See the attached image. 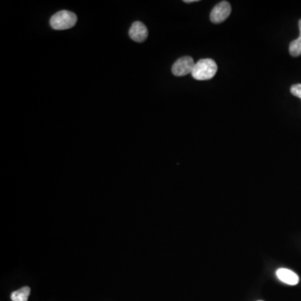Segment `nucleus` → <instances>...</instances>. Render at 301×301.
I'll return each instance as SVG.
<instances>
[{"label":"nucleus","instance_id":"1","mask_svg":"<svg viewBox=\"0 0 301 301\" xmlns=\"http://www.w3.org/2000/svg\"><path fill=\"white\" fill-rule=\"evenodd\" d=\"M218 71L216 62L212 59H202L197 62L192 71V76L198 81H208L215 76Z\"/></svg>","mask_w":301,"mask_h":301},{"label":"nucleus","instance_id":"2","mask_svg":"<svg viewBox=\"0 0 301 301\" xmlns=\"http://www.w3.org/2000/svg\"><path fill=\"white\" fill-rule=\"evenodd\" d=\"M77 22V16L76 14L68 11L62 10L57 12L50 19V26L55 30H65L71 29L76 25Z\"/></svg>","mask_w":301,"mask_h":301},{"label":"nucleus","instance_id":"3","mask_svg":"<svg viewBox=\"0 0 301 301\" xmlns=\"http://www.w3.org/2000/svg\"><path fill=\"white\" fill-rule=\"evenodd\" d=\"M231 5L227 1H222L216 5L210 13V20L213 24H220L228 19L230 15Z\"/></svg>","mask_w":301,"mask_h":301},{"label":"nucleus","instance_id":"4","mask_svg":"<svg viewBox=\"0 0 301 301\" xmlns=\"http://www.w3.org/2000/svg\"><path fill=\"white\" fill-rule=\"evenodd\" d=\"M194 66H195V63L192 57H182L174 63L173 66L171 67V72L174 76H178V77L187 76V75L192 73Z\"/></svg>","mask_w":301,"mask_h":301},{"label":"nucleus","instance_id":"5","mask_svg":"<svg viewBox=\"0 0 301 301\" xmlns=\"http://www.w3.org/2000/svg\"><path fill=\"white\" fill-rule=\"evenodd\" d=\"M129 35H130L131 39L134 40V41L138 42V43H142L147 39L148 36V31L144 24L142 22L137 21V22L133 23L132 25L130 30H129Z\"/></svg>","mask_w":301,"mask_h":301},{"label":"nucleus","instance_id":"6","mask_svg":"<svg viewBox=\"0 0 301 301\" xmlns=\"http://www.w3.org/2000/svg\"><path fill=\"white\" fill-rule=\"evenodd\" d=\"M276 275L280 281L289 285H296L299 282V276L290 269H279L276 271Z\"/></svg>","mask_w":301,"mask_h":301},{"label":"nucleus","instance_id":"7","mask_svg":"<svg viewBox=\"0 0 301 301\" xmlns=\"http://www.w3.org/2000/svg\"><path fill=\"white\" fill-rule=\"evenodd\" d=\"M299 36L298 39H294L289 44V51L290 55L298 57L301 55V20L299 21Z\"/></svg>","mask_w":301,"mask_h":301},{"label":"nucleus","instance_id":"8","mask_svg":"<svg viewBox=\"0 0 301 301\" xmlns=\"http://www.w3.org/2000/svg\"><path fill=\"white\" fill-rule=\"evenodd\" d=\"M30 294V288L25 286L11 294L12 301H28Z\"/></svg>","mask_w":301,"mask_h":301},{"label":"nucleus","instance_id":"9","mask_svg":"<svg viewBox=\"0 0 301 301\" xmlns=\"http://www.w3.org/2000/svg\"><path fill=\"white\" fill-rule=\"evenodd\" d=\"M290 92L292 95H294L296 97L301 99V84H295L293 85L290 88Z\"/></svg>","mask_w":301,"mask_h":301},{"label":"nucleus","instance_id":"10","mask_svg":"<svg viewBox=\"0 0 301 301\" xmlns=\"http://www.w3.org/2000/svg\"><path fill=\"white\" fill-rule=\"evenodd\" d=\"M184 2L189 4V3L198 2V0H185Z\"/></svg>","mask_w":301,"mask_h":301},{"label":"nucleus","instance_id":"11","mask_svg":"<svg viewBox=\"0 0 301 301\" xmlns=\"http://www.w3.org/2000/svg\"><path fill=\"white\" fill-rule=\"evenodd\" d=\"M260 301H261V300H260Z\"/></svg>","mask_w":301,"mask_h":301}]
</instances>
